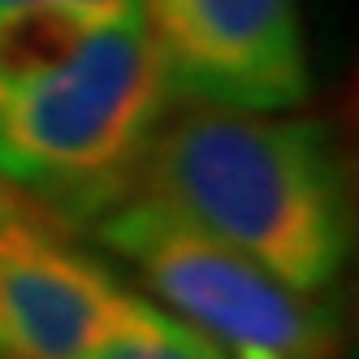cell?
Returning a JSON list of instances; mask_svg holds the SVG:
<instances>
[{"instance_id":"obj_1","label":"cell","mask_w":359,"mask_h":359,"mask_svg":"<svg viewBox=\"0 0 359 359\" xmlns=\"http://www.w3.org/2000/svg\"><path fill=\"white\" fill-rule=\"evenodd\" d=\"M173 104L143 13L0 18V182L61 229H87L139 187L143 151Z\"/></svg>"},{"instance_id":"obj_2","label":"cell","mask_w":359,"mask_h":359,"mask_svg":"<svg viewBox=\"0 0 359 359\" xmlns=\"http://www.w3.org/2000/svg\"><path fill=\"white\" fill-rule=\"evenodd\" d=\"M135 191L303 294H333L351 264V173L325 121L182 100L151 135Z\"/></svg>"},{"instance_id":"obj_3","label":"cell","mask_w":359,"mask_h":359,"mask_svg":"<svg viewBox=\"0 0 359 359\" xmlns=\"http://www.w3.org/2000/svg\"><path fill=\"white\" fill-rule=\"evenodd\" d=\"M87 234L130 264L147 294L225 359H342L333 294L286 286L143 191L100 212Z\"/></svg>"},{"instance_id":"obj_4","label":"cell","mask_w":359,"mask_h":359,"mask_svg":"<svg viewBox=\"0 0 359 359\" xmlns=\"http://www.w3.org/2000/svg\"><path fill=\"white\" fill-rule=\"evenodd\" d=\"M177 100L299 109L312 87L299 0H143Z\"/></svg>"},{"instance_id":"obj_5","label":"cell","mask_w":359,"mask_h":359,"mask_svg":"<svg viewBox=\"0 0 359 359\" xmlns=\"http://www.w3.org/2000/svg\"><path fill=\"white\" fill-rule=\"evenodd\" d=\"M83 359H225L208 338H199L191 325L169 316L161 303L121 290L104 329L91 338Z\"/></svg>"},{"instance_id":"obj_6","label":"cell","mask_w":359,"mask_h":359,"mask_svg":"<svg viewBox=\"0 0 359 359\" xmlns=\"http://www.w3.org/2000/svg\"><path fill=\"white\" fill-rule=\"evenodd\" d=\"M22 9H61V13L95 18V22H113V18L143 13V0H0V18L22 13Z\"/></svg>"},{"instance_id":"obj_7","label":"cell","mask_w":359,"mask_h":359,"mask_svg":"<svg viewBox=\"0 0 359 359\" xmlns=\"http://www.w3.org/2000/svg\"><path fill=\"white\" fill-rule=\"evenodd\" d=\"M0 355H9V351H5V338H0Z\"/></svg>"},{"instance_id":"obj_8","label":"cell","mask_w":359,"mask_h":359,"mask_svg":"<svg viewBox=\"0 0 359 359\" xmlns=\"http://www.w3.org/2000/svg\"><path fill=\"white\" fill-rule=\"evenodd\" d=\"M0 359H13V355H0Z\"/></svg>"}]
</instances>
